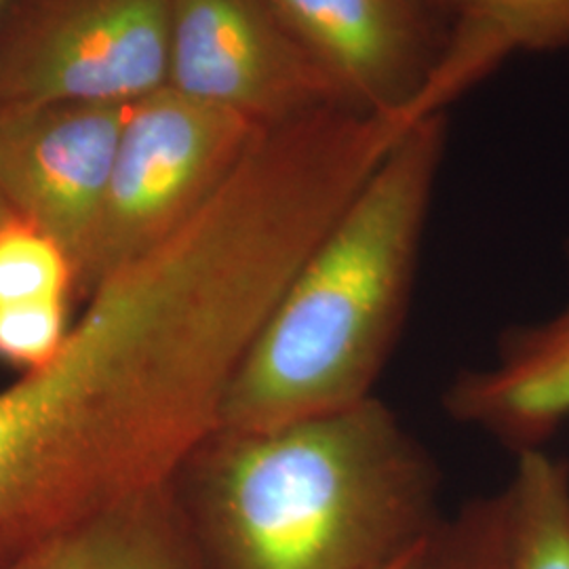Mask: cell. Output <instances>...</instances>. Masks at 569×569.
<instances>
[{
  "label": "cell",
  "instance_id": "cell-13",
  "mask_svg": "<svg viewBox=\"0 0 569 569\" xmlns=\"http://www.w3.org/2000/svg\"><path fill=\"white\" fill-rule=\"evenodd\" d=\"M77 268L56 239L20 218L0 230V306L72 300Z\"/></svg>",
  "mask_w": 569,
  "mask_h": 569
},
{
  "label": "cell",
  "instance_id": "cell-16",
  "mask_svg": "<svg viewBox=\"0 0 569 569\" xmlns=\"http://www.w3.org/2000/svg\"><path fill=\"white\" fill-rule=\"evenodd\" d=\"M18 216L13 213V209H11V204L7 203V199H4V194L0 192V230L4 228V226L9 224V222H13Z\"/></svg>",
  "mask_w": 569,
  "mask_h": 569
},
{
  "label": "cell",
  "instance_id": "cell-8",
  "mask_svg": "<svg viewBox=\"0 0 569 569\" xmlns=\"http://www.w3.org/2000/svg\"><path fill=\"white\" fill-rule=\"evenodd\" d=\"M131 103H0V192L56 239L77 268V296Z\"/></svg>",
  "mask_w": 569,
  "mask_h": 569
},
{
  "label": "cell",
  "instance_id": "cell-3",
  "mask_svg": "<svg viewBox=\"0 0 569 569\" xmlns=\"http://www.w3.org/2000/svg\"><path fill=\"white\" fill-rule=\"evenodd\" d=\"M446 146V112L430 114L352 194L251 346L220 428L277 427L378 397L406 329Z\"/></svg>",
  "mask_w": 569,
  "mask_h": 569
},
{
  "label": "cell",
  "instance_id": "cell-11",
  "mask_svg": "<svg viewBox=\"0 0 569 569\" xmlns=\"http://www.w3.org/2000/svg\"><path fill=\"white\" fill-rule=\"evenodd\" d=\"M509 569H569V468L547 448L515 453Z\"/></svg>",
  "mask_w": 569,
  "mask_h": 569
},
{
  "label": "cell",
  "instance_id": "cell-14",
  "mask_svg": "<svg viewBox=\"0 0 569 569\" xmlns=\"http://www.w3.org/2000/svg\"><path fill=\"white\" fill-rule=\"evenodd\" d=\"M456 26L483 32L512 53L569 49V0H443Z\"/></svg>",
  "mask_w": 569,
  "mask_h": 569
},
{
  "label": "cell",
  "instance_id": "cell-6",
  "mask_svg": "<svg viewBox=\"0 0 569 569\" xmlns=\"http://www.w3.org/2000/svg\"><path fill=\"white\" fill-rule=\"evenodd\" d=\"M342 103L390 112L435 89H470L493 70L443 28V0H270Z\"/></svg>",
  "mask_w": 569,
  "mask_h": 569
},
{
  "label": "cell",
  "instance_id": "cell-10",
  "mask_svg": "<svg viewBox=\"0 0 569 569\" xmlns=\"http://www.w3.org/2000/svg\"><path fill=\"white\" fill-rule=\"evenodd\" d=\"M0 569H207L176 483L133 498Z\"/></svg>",
  "mask_w": 569,
  "mask_h": 569
},
{
  "label": "cell",
  "instance_id": "cell-1",
  "mask_svg": "<svg viewBox=\"0 0 569 569\" xmlns=\"http://www.w3.org/2000/svg\"><path fill=\"white\" fill-rule=\"evenodd\" d=\"M336 213L310 164L260 143L87 296L60 355L0 390V568L180 477Z\"/></svg>",
  "mask_w": 569,
  "mask_h": 569
},
{
  "label": "cell",
  "instance_id": "cell-9",
  "mask_svg": "<svg viewBox=\"0 0 569 569\" xmlns=\"http://www.w3.org/2000/svg\"><path fill=\"white\" fill-rule=\"evenodd\" d=\"M443 409L512 453L547 448L569 425V291L545 319L509 327L488 363L460 369Z\"/></svg>",
  "mask_w": 569,
  "mask_h": 569
},
{
  "label": "cell",
  "instance_id": "cell-4",
  "mask_svg": "<svg viewBox=\"0 0 569 569\" xmlns=\"http://www.w3.org/2000/svg\"><path fill=\"white\" fill-rule=\"evenodd\" d=\"M262 131L171 87L131 103L79 296L199 213Z\"/></svg>",
  "mask_w": 569,
  "mask_h": 569
},
{
  "label": "cell",
  "instance_id": "cell-2",
  "mask_svg": "<svg viewBox=\"0 0 569 569\" xmlns=\"http://www.w3.org/2000/svg\"><path fill=\"white\" fill-rule=\"evenodd\" d=\"M176 488L207 569H380L446 515L437 458L380 397L220 428Z\"/></svg>",
  "mask_w": 569,
  "mask_h": 569
},
{
  "label": "cell",
  "instance_id": "cell-15",
  "mask_svg": "<svg viewBox=\"0 0 569 569\" xmlns=\"http://www.w3.org/2000/svg\"><path fill=\"white\" fill-rule=\"evenodd\" d=\"M70 300L0 306V361L23 373L51 363L66 345Z\"/></svg>",
  "mask_w": 569,
  "mask_h": 569
},
{
  "label": "cell",
  "instance_id": "cell-5",
  "mask_svg": "<svg viewBox=\"0 0 569 569\" xmlns=\"http://www.w3.org/2000/svg\"><path fill=\"white\" fill-rule=\"evenodd\" d=\"M171 0H11L0 103H136L169 82Z\"/></svg>",
  "mask_w": 569,
  "mask_h": 569
},
{
  "label": "cell",
  "instance_id": "cell-7",
  "mask_svg": "<svg viewBox=\"0 0 569 569\" xmlns=\"http://www.w3.org/2000/svg\"><path fill=\"white\" fill-rule=\"evenodd\" d=\"M167 87L262 129L346 106L270 0H171Z\"/></svg>",
  "mask_w": 569,
  "mask_h": 569
},
{
  "label": "cell",
  "instance_id": "cell-12",
  "mask_svg": "<svg viewBox=\"0 0 569 569\" xmlns=\"http://www.w3.org/2000/svg\"><path fill=\"white\" fill-rule=\"evenodd\" d=\"M509 555L510 505L502 488L449 510L380 569H509Z\"/></svg>",
  "mask_w": 569,
  "mask_h": 569
},
{
  "label": "cell",
  "instance_id": "cell-17",
  "mask_svg": "<svg viewBox=\"0 0 569 569\" xmlns=\"http://www.w3.org/2000/svg\"><path fill=\"white\" fill-rule=\"evenodd\" d=\"M9 2H11V0H0V18H2V13H4V9H7V7H9Z\"/></svg>",
  "mask_w": 569,
  "mask_h": 569
}]
</instances>
